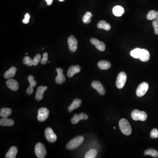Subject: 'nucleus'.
<instances>
[{
	"label": "nucleus",
	"instance_id": "f257e3e1",
	"mask_svg": "<svg viewBox=\"0 0 158 158\" xmlns=\"http://www.w3.org/2000/svg\"><path fill=\"white\" fill-rule=\"evenodd\" d=\"M119 126L121 132L126 135H130L132 133V128L127 119L123 118L119 121Z\"/></svg>",
	"mask_w": 158,
	"mask_h": 158
},
{
	"label": "nucleus",
	"instance_id": "f03ea898",
	"mask_svg": "<svg viewBox=\"0 0 158 158\" xmlns=\"http://www.w3.org/2000/svg\"><path fill=\"white\" fill-rule=\"evenodd\" d=\"M84 137L83 136H78L71 140L66 145V148L69 150H73L79 146L83 143Z\"/></svg>",
	"mask_w": 158,
	"mask_h": 158
},
{
	"label": "nucleus",
	"instance_id": "7ed1b4c3",
	"mask_svg": "<svg viewBox=\"0 0 158 158\" xmlns=\"http://www.w3.org/2000/svg\"><path fill=\"white\" fill-rule=\"evenodd\" d=\"M131 117L135 121H145L147 118V114L145 112L140 111L137 109H135L131 112Z\"/></svg>",
	"mask_w": 158,
	"mask_h": 158
},
{
	"label": "nucleus",
	"instance_id": "20e7f679",
	"mask_svg": "<svg viewBox=\"0 0 158 158\" xmlns=\"http://www.w3.org/2000/svg\"><path fill=\"white\" fill-rule=\"evenodd\" d=\"M35 153L39 158H43L46 156L47 151L45 146L41 143H38L35 147Z\"/></svg>",
	"mask_w": 158,
	"mask_h": 158
},
{
	"label": "nucleus",
	"instance_id": "39448f33",
	"mask_svg": "<svg viewBox=\"0 0 158 158\" xmlns=\"http://www.w3.org/2000/svg\"><path fill=\"white\" fill-rule=\"evenodd\" d=\"M127 77L126 74L124 72H120L118 75L116 81V86L119 89L124 88L126 81Z\"/></svg>",
	"mask_w": 158,
	"mask_h": 158
},
{
	"label": "nucleus",
	"instance_id": "423d86ee",
	"mask_svg": "<svg viewBox=\"0 0 158 158\" xmlns=\"http://www.w3.org/2000/svg\"><path fill=\"white\" fill-rule=\"evenodd\" d=\"M49 111L46 108H41L38 110L37 119L40 122H43L48 118Z\"/></svg>",
	"mask_w": 158,
	"mask_h": 158
},
{
	"label": "nucleus",
	"instance_id": "0eeeda50",
	"mask_svg": "<svg viewBox=\"0 0 158 158\" xmlns=\"http://www.w3.org/2000/svg\"><path fill=\"white\" fill-rule=\"evenodd\" d=\"M149 86L146 82L142 83L138 86L136 90V95L138 97H141L144 96L147 92Z\"/></svg>",
	"mask_w": 158,
	"mask_h": 158
},
{
	"label": "nucleus",
	"instance_id": "6e6552de",
	"mask_svg": "<svg viewBox=\"0 0 158 158\" xmlns=\"http://www.w3.org/2000/svg\"><path fill=\"white\" fill-rule=\"evenodd\" d=\"M45 136L46 139L50 143H54L57 140V136L51 128H47L45 130Z\"/></svg>",
	"mask_w": 158,
	"mask_h": 158
},
{
	"label": "nucleus",
	"instance_id": "1a4fd4ad",
	"mask_svg": "<svg viewBox=\"0 0 158 158\" xmlns=\"http://www.w3.org/2000/svg\"><path fill=\"white\" fill-rule=\"evenodd\" d=\"M77 41L73 36H71L68 39L69 49L72 52H75L77 49Z\"/></svg>",
	"mask_w": 158,
	"mask_h": 158
},
{
	"label": "nucleus",
	"instance_id": "9d476101",
	"mask_svg": "<svg viewBox=\"0 0 158 158\" xmlns=\"http://www.w3.org/2000/svg\"><path fill=\"white\" fill-rule=\"evenodd\" d=\"M91 86L93 88L96 90L99 94L101 95H103L106 93L105 88L101 83L98 81H94L91 83Z\"/></svg>",
	"mask_w": 158,
	"mask_h": 158
},
{
	"label": "nucleus",
	"instance_id": "9b49d317",
	"mask_svg": "<svg viewBox=\"0 0 158 158\" xmlns=\"http://www.w3.org/2000/svg\"><path fill=\"white\" fill-rule=\"evenodd\" d=\"M58 75L55 78V81L58 84H61L66 81V78L63 74V70L61 68H57L56 69Z\"/></svg>",
	"mask_w": 158,
	"mask_h": 158
},
{
	"label": "nucleus",
	"instance_id": "f8f14e48",
	"mask_svg": "<svg viewBox=\"0 0 158 158\" xmlns=\"http://www.w3.org/2000/svg\"><path fill=\"white\" fill-rule=\"evenodd\" d=\"M90 43L93 45H95L96 48L100 51H105L106 50V45L104 43L99 41L96 38H91L90 40Z\"/></svg>",
	"mask_w": 158,
	"mask_h": 158
},
{
	"label": "nucleus",
	"instance_id": "ddd939ff",
	"mask_svg": "<svg viewBox=\"0 0 158 158\" xmlns=\"http://www.w3.org/2000/svg\"><path fill=\"white\" fill-rule=\"evenodd\" d=\"M88 118V116L84 113H81L80 114H75L71 119L72 124H77L80 120H87Z\"/></svg>",
	"mask_w": 158,
	"mask_h": 158
},
{
	"label": "nucleus",
	"instance_id": "4468645a",
	"mask_svg": "<svg viewBox=\"0 0 158 158\" xmlns=\"http://www.w3.org/2000/svg\"><path fill=\"white\" fill-rule=\"evenodd\" d=\"M47 89L48 88L46 86L44 87L40 86L37 88L35 96L36 100L37 101H40L42 100L43 99V93L47 90Z\"/></svg>",
	"mask_w": 158,
	"mask_h": 158
},
{
	"label": "nucleus",
	"instance_id": "2eb2a0df",
	"mask_svg": "<svg viewBox=\"0 0 158 158\" xmlns=\"http://www.w3.org/2000/svg\"><path fill=\"white\" fill-rule=\"evenodd\" d=\"M6 85L9 89L13 91H17L19 88V85L17 81L12 79H8L7 81Z\"/></svg>",
	"mask_w": 158,
	"mask_h": 158
},
{
	"label": "nucleus",
	"instance_id": "dca6fc26",
	"mask_svg": "<svg viewBox=\"0 0 158 158\" xmlns=\"http://www.w3.org/2000/svg\"><path fill=\"white\" fill-rule=\"evenodd\" d=\"M81 71V68L79 66H71L67 72V76L69 77H72L75 74L79 73Z\"/></svg>",
	"mask_w": 158,
	"mask_h": 158
},
{
	"label": "nucleus",
	"instance_id": "f3484780",
	"mask_svg": "<svg viewBox=\"0 0 158 158\" xmlns=\"http://www.w3.org/2000/svg\"><path fill=\"white\" fill-rule=\"evenodd\" d=\"M139 59L141 61L144 62L148 61L150 59V53L146 49H141Z\"/></svg>",
	"mask_w": 158,
	"mask_h": 158
},
{
	"label": "nucleus",
	"instance_id": "a211bd4d",
	"mask_svg": "<svg viewBox=\"0 0 158 158\" xmlns=\"http://www.w3.org/2000/svg\"><path fill=\"white\" fill-rule=\"evenodd\" d=\"M82 101L81 100L79 99H75L72 101L71 105L69 106L68 108V111L70 112H72L74 109H77L80 107V106L81 105Z\"/></svg>",
	"mask_w": 158,
	"mask_h": 158
},
{
	"label": "nucleus",
	"instance_id": "6ab92c4d",
	"mask_svg": "<svg viewBox=\"0 0 158 158\" xmlns=\"http://www.w3.org/2000/svg\"><path fill=\"white\" fill-rule=\"evenodd\" d=\"M112 12L116 17H121L124 13V9L121 6H116L112 9Z\"/></svg>",
	"mask_w": 158,
	"mask_h": 158
},
{
	"label": "nucleus",
	"instance_id": "aec40b11",
	"mask_svg": "<svg viewBox=\"0 0 158 158\" xmlns=\"http://www.w3.org/2000/svg\"><path fill=\"white\" fill-rule=\"evenodd\" d=\"M17 152V148L15 146L12 147L7 153L6 157V158H15Z\"/></svg>",
	"mask_w": 158,
	"mask_h": 158
},
{
	"label": "nucleus",
	"instance_id": "412c9836",
	"mask_svg": "<svg viewBox=\"0 0 158 158\" xmlns=\"http://www.w3.org/2000/svg\"><path fill=\"white\" fill-rule=\"evenodd\" d=\"M98 66L99 69L102 70H107L109 69L111 66L110 62L107 61L102 60L99 61Z\"/></svg>",
	"mask_w": 158,
	"mask_h": 158
},
{
	"label": "nucleus",
	"instance_id": "4be33fe9",
	"mask_svg": "<svg viewBox=\"0 0 158 158\" xmlns=\"http://www.w3.org/2000/svg\"><path fill=\"white\" fill-rule=\"evenodd\" d=\"M14 124V122L12 119L7 117H3L0 119V125L1 126H12Z\"/></svg>",
	"mask_w": 158,
	"mask_h": 158
},
{
	"label": "nucleus",
	"instance_id": "5701e85b",
	"mask_svg": "<svg viewBox=\"0 0 158 158\" xmlns=\"http://www.w3.org/2000/svg\"><path fill=\"white\" fill-rule=\"evenodd\" d=\"M17 68L12 67L8 70L4 74V77L6 79H10L13 77L17 72Z\"/></svg>",
	"mask_w": 158,
	"mask_h": 158
},
{
	"label": "nucleus",
	"instance_id": "b1692460",
	"mask_svg": "<svg viewBox=\"0 0 158 158\" xmlns=\"http://www.w3.org/2000/svg\"><path fill=\"white\" fill-rule=\"evenodd\" d=\"M98 27L99 29H104L106 30H109L111 28V25L108 23H106L104 20H101L98 23Z\"/></svg>",
	"mask_w": 158,
	"mask_h": 158
},
{
	"label": "nucleus",
	"instance_id": "393cba45",
	"mask_svg": "<svg viewBox=\"0 0 158 158\" xmlns=\"http://www.w3.org/2000/svg\"><path fill=\"white\" fill-rule=\"evenodd\" d=\"M146 17L148 20L158 19V12L155 10H151L148 12Z\"/></svg>",
	"mask_w": 158,
	"mask_h": 158
},
{
	"label": "nucleus",
	"instance_id": "a878e982",
	"mask_svg": "<svg viewBox=\"0 0 158 158\" xmlns=\"http://www.w3.org/2000/svg\"><path fill=\"white\" fill-rule=\"evenodd\" d=\"M12 112V110L10 108H4L0 110V116L2 117H8L11 115Z\"/></svg>",
	"mask_w": 158,
	"mask_h": 158
},
{
	"label": "nucleus",
	"instance_id": "bb28decb",
	"mask_svg": "<svg viewBox=\"0 0 158 158\" xmlns=\"http://www.w3.org/2000/svg\"><path fill=\"white\" fill-rule=\"evenodd\" d=\"M145 155H149L150 156H152L155 158L158 157V152L157 150L153 148H150V149H148L146 150L145 152Z\"/></svg>",
	"mask_w": 158,
	"mask_h": 158
},
{
	"label": "nucleus",
	"instance_id": "cd10ccee",
	"mask_svg": "<svg viewBox=\"0 0 158 158\" xmlns=\"http://www.w3.org/2000/svg\"><path fill=\"white\" fill-rule=\"evenodd\" d=\"M92 17V14L90 12H87L85 15L83 17L82 20L83 23L88 24L91 22V18Z\"/></svg>",
	"mask_w": 158,
	"mask_h": 158
},
{
	"label": "nucleus",
	"instance_id": "c85d7f7f",
	"mask_svg": "<svg viewBox=\"0 0 158 158\" xmlns=\"http://www.w3.org/2000/svg\"><path fill=\"white\" fill-rule=\"evenodd\" d=\"M141 50V49L139 48H135V49H134L130 52V55L133 58H135V59H139Z\"/></svg>",
	"mask_w": 158,
	"mask_h": 158
},
{
	"label": "nucleus",
	"instance_id": "c756f323",
	"mask_svg": "<svg viewBox=\"0 0 158 158\" xmlns=\"http://www.w3.org/2000/svg\"><path fill=\"white\" fill-rule=\"evenodd\" d=\"M97 155V152L95 149H90L87 152L85 155V158H95Z\"/></svg>",
	"mask_w": 158,
	"mask_h": 158
},
{
	"label": "nucleus",
	"instance_id": "7c9ffc66",
	"mask_svg": "<svg viewBox=\"0 0 158 158\" xmlns=\"http://www.w3.org/2000/svg\"><path fill=\"white\" fill-rule=\"evenodd\" d=\"M24 64L28 66H31L33 65V61L30 58L29 56H26L24 58L23 61Z\"/></svg>",
	"mask_w": 158,
	"mask_h": 158
},
{
	"label": "nucleus",
	"instance_id": "2f4dec72",
	"mask_svg": "<svg viewBox=\"0 0 158 158\" xmlns=\"http://www.w3.org/2000/svg\"><path fill=\"white\" fill-rule=\"evenodd\" d=\"M34 77L32 75H30L28 77V80L30 83V86L32 88H34L37 85V82L34 80Z\"/></svg>",
	"mask_w": 158,
	"mask_h": 158
},
{
	"label": "nucleus",
	"instance_id": "473e14b6",
	"mask_svg": "<svg viewBox=\"0 0 158 158\" xmlns=\"http://www.w3.org/2000/svg\"><path fill=\"white\" fill-rule=\"evenodd\" d=\"M41 55L40 54H37L36 55L35 57L34 58L33 61V65L36 66L39 64V62L41 61Z\"/></svg>",
	"mask_w": 158,
	"mask_h": 158
},
{
	"label": "nucleus",
	"instance_id": "72a5a7b5",
	"mask_svg": "<svg viewBox=\"0 0 158 158\" xmlns=\"http://www.w3.org/2000/svg\"><path fill=\"white\" fill-rule=\"evenodd\" d=\"M152 26L154 29L155 34L158 35V19L154 20L152 22Z\"/></svg>",
	"mask_w": 158,
	"mask_h": 158
},
{
	"label": "nucleus",
	"instance_id": "f704fd0d",
	"mask_svg": "<svg viewBox=\"0 0 158 158\" xmlns=\"http://www.w3.org/2000/svg\"><path fill=\"white\" fill-rule=\"evenodd\" d=\"M48 60V54L47 52L44 53L43 55V58L41 60V64L42 65L46 64Z\"/></svg>",
	"mask_w": 158,
	"mask_h": 158
},
{
	"label": "nucleus",
	"instance_id": "c9c22d12",
	"mask_svg": "<svg viewBox=\"0 0 158 158\" xmlns=\"http://www.w3.org/2000/svg\"><path fill=\"white\" fill-rule=\"evenodd\" d=\"M150 137L152 138H156L158 137V130L153 129L150 133Z\"/></svg>",
	"mask_w": 158,
	"mask_h": 158
},
{
	"label": "nucleus",
	"instance_id": "e433bc0d",
	"mask_svg": "<svg viewBox=\"0 0 158 158\" xmlns=\"http://www.w3.org/2000/svg\"><path fill=\"white\" fill-rule=\"evenodd\" d=\"M30 15L29 13L26 14L25 15V18L23 20V23L27 24L29 23V20H30Z\"/></svg>",
	"mask_w": 158,
	"mask_h": 158
},
{
	"label": "nucleus",
	"instance_id": "4c0bfd02",
	"mask_svg": "<svg viewBox=\"0 0 158 158\" xmlns=\"http://www.w3.org/2000/svg\"><path fill=\"white\" fill-rule=\"evenodd\" d=\"M33 92H34V90H33V88L32 87H30L27 88V90H26V93L28 95H31L33 94Z\"/></svg>",
	"mask_w": 158,
	"mask_h": 158
},
{
	"label": "nucleus",
	"instance_id": "58836bf2",
	"mask_svg": "<svg viewBox=\"0 0 158 158\" xmlns=\"http://www.w3.org/2000/svg\"><path fill=\"white\" fill-rule=\"evenodd\" d=\"M45 1L47 2V5L48 6H51L52 4L53 0H45Z\"/></svg>",
	"mask_w": 158,
	"mask_h": 158
},
{
	"label": "nucleus",
	"instance_id": "ea45409f",
	"mask_svg": "<svg viewBox=\"0 0 158 158\" xmlns=\"http://www.w3.org/2000/svg\"><path fill=\"white\" fill-rule=\"evenodd\" d=\"M65 0H59V1L62 2V1H64Z\"/></svg>",
	"mask_w": 158,
	"mask_h": 158
},
{
	"label": "nucleus",
	"instance_id": "a19ab883",
	"mask_svg": "<svg viewBox=\"0 0 158 158\" xmlns=\"http://www.w3.org/2000/svg\"><path fill=\"white\" fill-rule=\"evenodd\" d=\"M114 128V129H116V128H115V127H114V128Z\"/></svg>",
	"mask_w": 158,
	"mask_h": 158
},
{
	"label": "nucleus",
	"instance_id": "79ce46f5",
	"mask_svg": "<svg viewBox=\"0 0 158 158\" xmlns=\"http://www.w3.org/2000/svg\"><path fill=\"white\" fill-rule=\"evenodd\" d=\"M26 55L28 54V53H26Z\"/></svg>",
	"mask_w": 158,
	"mask_h": 158
}]
</instances>
